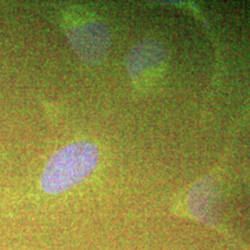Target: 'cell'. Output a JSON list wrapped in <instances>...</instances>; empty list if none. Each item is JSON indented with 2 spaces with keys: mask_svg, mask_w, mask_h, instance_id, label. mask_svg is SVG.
<instances>
[{
  "mask_svg": "<svg viewBox=\"0 0 250 250\" xmlns=\"http://www.w3.org/2000/svg\"><path fill=\"white\" fill-rule=\"evenodd\" d=\"M99 149L88 142L71 144L51 156L41 176V188L50 195L71 189L95 169Z\"/></svg>",
  "mask_w": 250,
  "mask_h": 250,
  "instance_id": "6da1fadb",
  "label": "cell"
}]
</instances>
